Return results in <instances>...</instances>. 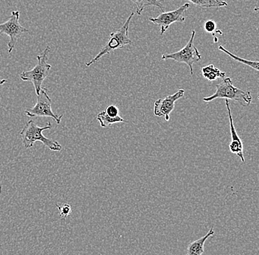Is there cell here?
Instances as JSON below:
<instances>
[{"label": "cell", "mask_w": 259, "mask_h": 255, "mask_svg": "<svg viewBox=\"0 0 259 255\" xmlns=\"http://www.w3.org/2000/svg\"><path fill=\"white\" fill-rule=\"evenodd\" d=\"M51 128L52 124L50 123H48L44 127H40L34 123L33 120H29L20 131L24 148L30 149L35 142H40L53 152H61L62 150V145L59 142L49 139L42 134L44 131L51 129Z\"/></svg>", "instance_id": "6da1fadb"}, {"label": "cell", "mask_w": 259, "mask_h": 255, "mask_svg": "<svg viewBox=\"0 0 259 255\" xmlns=\"http://www.w3.org/2000/svg\"><path fill=\"white\" fill-rule=\"evenodd\" d=\"M215 99H226L240 104L242 106H249L252 102V97L250 92L234 87L231 78H226L220 84H217L214 94L209 97H203L202 100L209 103Z\"/></svg>", "instance_id": "7a4b0ae2"}, {"label": "cell", "mask_w": 259, "mask_h": 255, "mask_svg": "<svg viewBox=\"0 0 259 255\" xmlns=\"http://www.w3.org/2000/svg\"><path fill=\"white\" fill-rule=\"evenodd\" d=\"M50 46L47 47L40 55L37 56L38 63L31 70L24 71L20 75V79L24 81H30L35 88V93L38 95L41 89L44 81L48 77L51 70L52 65L48 63Z\"/></svg>", "instance_id": "3957f363"}, {"label": "cell", "mask_w": 259, "mask_h": 255, "mask_svg": "<svg viewBox=\"0 0 259 255\" xmlns=\"http://www.w3.org/2000/svg\"><path fill=\"white\" fill-rule=\"evenodd\" d=\"M134 16V13H131V15L127 18L125 23L123 24L122 27H120L119 30L111 32V35H110V40L108 41V43L102 48L100 53L93 59L91 60L90 61L85 64L87 66H90L91 65L97 62L105 55L109 54V53H112V52L117 50V49H122L126 45L132 44V41L129 38L128 30L130 23H131V19H132Z\"/></svg>", "instance_id": "277c9868"}, {"label": "cell", "mask_w": 259, "mask_h": 255, "mask_svg": "<svg viewBox=\"0 0 259 255\" xmlns=\"http://www.w3.org/2000/svg\"><path fill=\"white\" fill-rule=\"evenodd\" d=\"M196 31L192 30V35L190 40L184 48L176 53H169V54L162 55V60L172 59L179 63H185L190 69L192 76L194 75L193 65L201 60L200 54L197 48L194 46V40Z\"/></svg>", "instance_id": "5b68a950"}, {"label": "cell", "mask_w": 259, "mask_h": 255, "mask_svg": "<svg viewBox=\"0 0 259 255\" xmlns=\"http://www.w3.org/2000/svg\"><path fill=\"white\" fill-rule=\"evenodd\" d=\"M37 97V102L31 108L25 110L24 114L29 118L35 117H45L51 118L55 120L57 124H60L63 118V115H58L52 110V100L48 94V89L41 88L39 94Z\"/></svg>", "instance_id": "8992f818"}, {"label": "cell", "mask_w": 259, "mask_h": 255, "mask_svg": "<svg viewBox=\"0 0 259 255\" xmlns=\"http://www.w3.org/2000/svg\"><path fill=\"white\" fill-rule=\"evenodd\" d=\"M19 17L20 13L19 11H12L8 20L4 23L0 24V33L6 34L10 38L8 43V53H12L21 35L29 32L27 29L19 24Z\"/></svg>", "instance_id": "52a82bcc"}, {"label": "cell", "mask_w": 259, "mask_h": 255, "mask_svg": "<svg viewBox=\"0 0 259 255\" xmlns=\"http://www.w3.org/2000/svg\"><path fill=\"white\" fill-rule=\"evenodd\" d=\"M190 6L185 3L175 11L169 12H163L155 18H149V20L161 27V34L163 35L168 30L169 26L175 22H184L185 21V14Z\"/></svg>", "instance_id": "ba28073f"}, {"label": "cell", "mask_w": 259, "mask_h": 255, "mask_svg": "<svg viewBox=\"0 0 259 255\" xmlns=\"http://www.w3.org/2000/svg\"><path fill=\"white\" fill-rule=\"evenodd\" d=\"M184 89H179L173 95L167 96L165 98H159L154 104V114L155 116L163 118L166 122L169 121L170 114L174 110L176 102L184 97Z\"/></svg>", "instance_id": "9c48e42d"}, {"label": "cell", "mask_w": 259, "mask_h": 255, "mask_svg": "<svg viewBox=\"0 0 259 255\" xmlns=\"http://www.w3.org/2000/svg\"><path fill=\"white\" fill-rule=\"evenodd\" d=\"M227 111H228V118H229L230 128H231V141L229 144V149L232 154H236V156L240 158L242 162H245L244 156V148L243 143L241 140L240 137L238 135L234 124V120H233L232 115H231V108H230L229 101L226 100Z\"/></svg>", "instance_id": "30bf717a"}, {"label": "cell", "mask_w": 259, "mask_h": 255, "mask_svg": "<svg viewBox=\"0 0 259 255\" xmlns=\"http://www.w3.org/2000/svg\"><path fill=\"white\" fill-rule=\"evenodd\" d=\"M213 234H214V230L213 228H210L205 236L192 242L188 246L186 255H202L204 253V246L205 242L210 237L213 236Z\"/></svg>", "instance_id": "8fae6325"}, {"label": "cell", "mask_w": 259, "mask_h": 255, "mask_svg": "<svg viewBox=\"0 0 259 255\" xmlns=\"http://www.w3.org/2000/svg\"><path fill=\"white\" fill-rule=\"evenodd\" d=\"M201 72L202 76L210 82L216 81L218 79H223L226 76V72H222L212 64L202 67Z\"/></svg>", "instance_id": "7c38bea8"}, {"label": "cell", "mask_w": 259, "mask_h": 255, "mask_svg": "<svg viewBox=\"0 0 259 255\" xmlns=\"http://www.w3.org/2000/svg\"><path fill=\"white\" fill-rule=\"evenodd\" d=\"M97 120H98L100 126L103 128L111 127L115 123H127V120L123 119L120 115L116 118H111L107 115L105 111L100 112L97 115Z\"/></svg>", "instance_id": "4fadbf2b"}, {"label": "cell", "mask_w": 259, "mask_h": 255, "mask_svg": "<svg viewBox=\"0 0 259 255\" xmlns=\"http://www.w3.org/2000/svg\"><path fill=\"white\" fill-rule=\"evenodd\" d=\"M137 6V14L142 15L144 10L148 6H155L161 10L162 13L164 12V6L159 0H131Z\"/></svg>", "instance_id": "5bb4252c"}, {"label": "cell", "mask_w": 259, "mask_h": 255, "mask_svg": "<svg viewBox=\"0 0 259 255\" xmlns=\"http://www.w3.org/2000/svg\"><path fill=\"white\" fill-rule=\"evenodd\" d=\"M191 3L197 6V7L202 8H221L226 7L228 6L226 2L223 0H189Z\"/></svg>", "instance_id": "9a60e30c"}, {"label": "cell", "mask_w": 259, "mask_h": 255, "mask_svg": "<svg viewBox=\"0 0 259 255\" xmlns=\"http://www.w3.org/2000/svg\"><path fill=\"white\" fill-rule=\"evenodd\" d=\"M218 49L219 50L224 52L225 53H226L228 56H229L231 57V58H232L233 59L235 60V61H239V62L242 63L243 64H245L247 65V66H250V67L252 68V69H255L256 71H258V61H248V60L243 59V58H239V57L235 56V55L232 54V53H230L229 51H228L226 48H223V45H219Z\"/></svg>", "instance_id": "2e32d148"}, {"label": "cell", "mask_w": 259, "mask_h": 255, "mask_svg": "<svg viewBox=\"0 0 259 255\" xmlns=\"http://www.w3.org/2000/svg\"><path fill=\"white\" fill-rule=\"evenodd\" d=\"M56 207L59 210L61 218L66 219L72 213V207L69 204H64L63 205H57L56 204Z\"/></svg>", "instance_id": "e0dca14e"}, {"label": "cell", "mask_w": 259, "mask_h": 255, "mask_svg": "<svg viewBox=\"0 0 259 255\" xmlns=\"http://www.w3.org/2000/svg\"><path fill=\"white\" fill-rule=\"evenodd\" d=\"M105 113L107 115H108L111 118H116V117L119 116V110L116 105H110L105 108Z\"/></svg>", "instance_id": "ac0fdd59"}, {"label": "cell", "mask_w": 259, "mask_h": 255, "mask_svg": "<svg viewBox=\"0 0 259 255\" xmlns=\"http://www.w3.org/2000/svg\"><path fill=\"white\" fill-rule=\"evenodd\" d=\"M217 28L216 22L213 20H207L204 23V30L207 32H213Z\"/></svg>", "instance_id": "d6986e66"}, {"label": "cell", "mask_w": 259, "mask_h": 255, "mask_svg": "<svg viewBox=\"0 0 259 255\" xmlns=\"http://www.w3.org/2000/svg\"><path fill=\"white\" fill-rule=\"evenodd\" d=\"M7 80L6 79H2V80H0V86L3 85V84H6V83H7Z\"/></svg>", "instance_id": "ffe728a7"}, {"label": "cell", "mask_w": 259, "mask_h": 255, "mask_svg": "<svg viewBox=\"0 0 259 255\" xmlns=\"http://www.w3.org/2000/svg\"><path fill=\"white\" fill-rule=\"evenodd\" d=\"M3 185H2L1 183H0V193H2V192H3Z\"/></svg>", "instance_id": "44dd1931"}]
</instances>
